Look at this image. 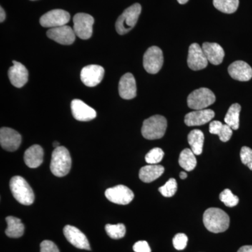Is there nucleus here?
Instances as JSON below:
<instances>
[{
    "label": "nucleus",
    "instance_id": "f257e3e1",
    "mask_svg": "<svg viewBox=\"0 0 252 252\" xmlns=\"http://www.w3.org/2000/svg\"><path fill=\"white\" fill-rule=\"evenodd\" d=\"M203 223L209 231L220 233L228 229L230 225V218L223 210L211 207L204 212Z\"/></svg>",
    "mask_w": 252,
    "mask_h": 252
},
{
    "label": "nucleus",
    "instance_id": "f03ea898",
    "mask_svg": "<svg viewBox=\"0 0 252 252\" xmlns=\"http://www.w3.org/2000/svg\"><path fill=\"white\" fill-rule=\"evenodd\" d=\"M72 159L67 148L62 146L54 149L51 157V172L56 177H62L70 171Z\"/></svg>",
    "mask_w": 252,
    "mask_h": 252
},
{
    "label": "nucleus",
    "instance_id": "7ed1b4c3",
    "mask_svg": "<svg viewBox=\"0 0 252 252\" xmlns=\"http://www.w3.org/2000/svg\"><path fill=\"white\" fill-rule=\"evenodd\" d=\"M9 186L11 193L18 203L24 205H31L34 203V192L23 177L21 176L12 177Z\"/></svg>",
    "mask_w": 252,
    "mask_h": 252
},
{
    "label": "nucleus",
    "instance_id": "20e7f679",
    "mask_svg": "<svg viewBox=\"0 0 252 252\" xmlns=\"http://www.w3.org/2000/svg\"><path fill=\"white\" fill-rule=\"evenodd\" d=\"M167 120L160 115H155L146 119L142 127V134L147 140H158L165 135Z\"/></svg>",
    "mask_w": 252,
    "mask_h": 252
},
{
    "label": "nucleus",
    "instance_id": "39448f33",
    "mask_svg": "<svg viewBox=\"0 0 252 252\" xmlns=\"http://www.w3.org/2000/svg\"><path fill=\"white\" fill-rule=\"evenodd\" d=\"M142 11V6L136 3L126 9L118 18L116 23V30L121 35L127 34L134 27L138 21Z\"/></svg>",
    "mask_w": 252,
    "mask_h": 252
},
{
    "label": "nucleus",
    "instance_id": "423d86ee",
    "mask_svg": "<svg viewBox=\"0 0 252 252\" xmlns=\"http://www.w3.org/2000/svg\"><path fill=\"white\" fill-rule=\"evenodd\" d=\"M216 101L215 94L207 88H201L193 91L189 94L187 104L189 108L194 110L206 109L207 107L215 103Z\"/></svg>",
    "mask_w": 252,
    "mask_h": 252
},
{
    "label": "nucleus",
    "instance_id": "0eeeda50",
    "mask_svg": "<svg viewBox=\"0 0 252 252\" xmlns=\"http://www.w3.org/2000/svg\"><path fill=\"white\" fill-rule=\"evenodd\" d=\"M163 54L158 46H152L146 51L143 58L144 69L149 74H157L163 64Z\"/></svg>",
    "mask_w": 252,
    "mask_h": 252
},
{
    "label": "nucleus",
    "instance_id": "6e6552de",
    "mask_svg": "<svg viewBox=\"0 0 252 252\" xmlns=\"http://www.w3.org/2000/svg\"><path fill=\"white\" fill-rule=\"evenodd\" d=\"M74 32L76 35L82 39H90L93 34V26L94 24V18L91 15L79 13L74 16Z\"/></svg>",
    "mask_w": 252,
    "mask_h": 252
},
{
    "label": "nucleus",
    "instance_id": "1a4fd4ad",
    "mask_svg": "<svg viewBox=\"0 0 252 252\" xmlns=\"http://www.w3.org/2000/svg\"><path fill=\"white\" fill-rule=\"evenodd\" d=\"M70 20V14L63 9H54L43 15L39 20L44 28H54L66 26Z\"/></svg>",
    "mask_w": 252,
    "mask_h": 252
},
{
    "label": "nucleus",
    "instance_id": "9d476101",
    "mask_svg": "<svg viewBox=\"0 0 252 252\" xmlns=\"http://www.w3.org/2000/svg\"><path fill=\"white\" fill-rule=\"evenodd\" d=\"M106 198L113 203L126 205L132 202L134 193L131 189L124 185H118L105 190Z\"/></svg>",
    "mask_w": 252,
    "mask_h": 252
},
{
    "label": "nucleus",
    "instance_id": "9b49d317",
    "mask_svg": "<svg viewBox=\"0 0 252 252\" xmlns=\"http://www.w3.org/2000/svg\"><path fill=\"white\" fill-rule=\"evenodd\" d=\"M46 35L50 39L63 45H71L76 39L74 29L67 26L51 28L46 32Z\"/></svg>",
    "mask_w": 252,
    "mask_h": 252
},
{
    "label": "nucleus",
    "instance_id": "f8f14e48",
    "mask_svg": "<svg viewBox=\"0 0 252 252\" xmlns=\"http://www.w3.org/2000/svg\"><path fill=\"white\" fill-rule=\"evenodd\" d=\"M104 75L103 67L97 64H91L81 69V79L86 86L94 87L102 81Z\"/></svg>",
    "mask_w": 252,
    "mask_h": 252
},
{
    "label": "nucleus",
    "instance_id": "ddd939ff",
    "mask_svg": "<svg viewBox=\"0 0 252 252\" xmlns=\"http://www.w3.org/2000/svg\"><path fill=\"white\" fill-rule=\"evenodd\" d=\"M187 63L189 68L194 71L203 69L208 64V61L204 54L203 49L196 43L192 44L189 47Z\"/></svg>",
    "mask_w": 252,
    "mask_h": 252
},
{
    "label": "nucleus",
    "instance_id": "4468645a",
    "mask_svg": "<svg viewBox=\"0 0 252 252\" xmlns=\"http://www.w3.org/2000/svg\"><path fill=\"white\" fill-rule=\"evenodd\" d=\"M21 135L10 127H1L0 130L1 147L8 152H15L19 148L21 143Z\"/></svg>",
    "mask_w": 252,
    "mask_h": 252
},
{
    "label": "nucleus",
    "instance_id": "2eb2a0df",
    "mask_svg": "<svg viewBox=\"0 0 252 252\" xmlns=\"http://www.w3.org/2000/svg\"><path fill=\"white\" fill-rule=\"evenodd\" d=\"M64 236L73 246L81 250H91L90 244L87 238L80 230L72 225H67L63 229Z\"/></svg>",
    "mask_w": 252,
    "mask_h": 252
},
{
    "label": "nucleus",
    "instance_id": "dca6fc26",
    "mask_svg": "<svg viewBox=\"0 0 252 252\" xmlns=\"http://www.w3.org/2000/svg\"><path fill=\"white\" fill-rule=\"evenodd\" d=\"M71 109L73 117L79 122H90L97 116L95 110L81 99H73Z\"/></svg>",
    "mask_w": 252,
    "mask_h": 252
},
{
    "label": "nucleus",
    "instance_id": "f3484780",
    "mask_svg": "<svg viewBox=\"0 0 252 252\" xmlns=\"http://www.w3.org/2000/svg\"><path fill=\"white\" fill-rule=\"evenodd\" d=\"M13 66L9 69L8 75L11 84L16 88H22L28 81V71L21 63L13 61Z\"/></svg>",
    "mask_w": 252,
    "mask_h": 252
},
{
    "label": "nucleus",
    "instance_id": "a211bd4d",
    "mask_svg": "<svg viewBox=\"0 0 252 252\" xmlns=\"http://www.w3.org/2000/svg\"><path fill=\"white\" fill-rule=\"evenodd\" d=\"M119 95L124 99H133L137 95V86L135 77L131 73H126L119 84Z\"/></svg>",
    "mask_w": 252,
    "mask_h": 252
},
{
    "label": "nucleus",
    "instance_id": "6ab92c4d",
    "mask_svg": "<svg viewBox=\"0 0 252 252\" xmlns=\"http://www.w3.org/2000/svg\"><path fill=\"white\" fill-rule=\"evenodd\" d=\"M215 117V112L212 109L195 110L185 116V122L188 126H202L210 122Z\"/></svg>",
    "mask_w": 252,
    "mask_h": 252
},
{
    "label": "nucleus",
    "instance_id": "aec40b11",
    "mask_svg": "<svg viewBox=\"0 0 252 252\" xmlns=\"http://www.w3.org/2000/svg\"><path fill=\"white\" fill-rule=\"evenodd\" d=\"M230 77L240 81H250L252 78V68L242 61H235L228 67Z\"/></svg>",
    "mask_w": 252,
    "mask_h": 252
},
{
    "label": "nucleus",
    "instance_id": "412c9836",
    "mask_svg": "<svg viewBox=\"0 0 252 252\" xmlns=\"http://www.w3.org/2000/svg\"><path fill=\"white\" fill-rule=\"evenodd\" d=\"M202 49L208 62L215 65H218L223 62L225 53L223 48L217 43L205 42Z\"/></svg>",
    "mask_w": 252,
    "mask_h": 252
},
{
    "label": "nucleus",
    "instance_id": "4be33fe9",
    "mask_svg": "<svg viewBox=\"0 0 252 252\" xmlns=\"http://www.w3.org/2000/svg\"><path fill=\"white\" fill-rule=\"evenodd\" d=\"M44 150L38 144L31 146L26 151L24 154V160L28 167L36 168L40 166L43 162Z\"/></svg>",
    "mask_w": 252,
    "mask_h": 252
},
{
    "label": "nucleus",
    "instance_id": "5701e85b",
    "mask_svg": "<svg viewBox=\"0 0 252 252\" xmlns=\"http://www.w3.org/2000/svg\"><path fill=\"white\" fill-rule=\"evenodd\" d=\"M164 171L165 168L162 165L149 164L140 169L139 177L144 183H150L159 178Z\"/></svg>",
    "mask_w": 252,
    "mask_h": 252
},
{
    "label": "nucleus",
    "instance_id": "b1692460",
    "mask_svg": "<svg viewBox=\"0 0 252 252\" xmlns=\"http://www.w3.org/2000/svg\"><path fill=\"white\" fill-rule=\"evenodd\" d=\"M7 223V228L5 230V233L9 238H21L24 234L25 225L20 219L14 217H7L6 218Z\"/></svg>",
    "mask_w": 252,
    "mask_h": 252
},
{
    "label": "nucleus",
    "instance_id": "393cba45",
    "mask_svg": "<svg viewBox=\"0 0 252 252\" xmlns=\"http://www.w3.org/2000/svg\"><path fill=\"white\" fill-rule=\"evenodd\" d=\"M210 132L213 135H219L220 141L226 142L231 138L233 129L227 124H223L219 121H214L210 123Z\"/></svg>",
    "mask_w": 252,
    "mask_h": 252
},
{
    "label": "nucleus",
    "instance_id": "a878e982",
    "mask_svg": "<svg viewBox=\"0 0 252 252\" xmlns=\"http://www.w3.org/2000/svg\"><path fill=\"white\" fill-rule=\"evenodd\" d=\"M204 140L205 137L201 130H193L189 134V144L195 155H200L203 152Z\"/></svg>",
    "mask_w": 252,
    "mask_h": 252
},
{
    "label": "nucleus",
    "instance_id": "bb28decb",
    "mask_svg": "<svg viewBox=\"0 0 252 252\" xmlns=\"http://www.w3.org/2000/svg\"><path fill=\"white\" fill-rule=\"evenodd\" d=\"M179 163L182 168L187 171H192L197 165L196 158L193 151L190 149H185L181 152Z\"/></svg>",
    "mask_w": 252,
    "mask_h": 252
},
{
    "label": "nucleus",
    "instance_id": "cd10ccee",
    "mask_svg": "<svg viewBox=\"0 0 252 252\" xmlns=\"http://www.w3.org/2000/svg\"><path fill=\"white\" fill-rule=\"evenodd\" d=\"M241 106L238 103L232 104L224 118L225 124L233 130H238L240 126V114Z\"/></svg>",
    "mask_w": 252,
    "mask_h": 252
},
{
    "label": "nucleus",
    "instance_id": "c85d7f7f",
    "mask_svg": "<svg viewBox=\"0 0 252 252\" xmlns=\"http://www.w3.org/2000/svg\"><path fill=\"white\" fill-rule=\"evenodd\" d=\"M215 7L225 14H233L238 9L239 0H213Z\"/></svg>",
    "mask_w": 252,
    "mask_h": 252
},
{
    "label": "nucleus",
    "instance_id": "c756f323",
    "mask_svg": "<svg viewBox=\"0 0 252 252\" xmlns=\"http://www.w3.org/2000/svg\"><path fill=\"white\" fill-rule=\"evenodd\" d=\"M105 230L107 235L114 240L124 238L126 233V226L123 223L116 225L107 224L105 225Z\"/></svg>",
    "mask_w": 252,
    "mask_h": 252
},
{
    "label": "nucleus",
    "instance_id": "7c9ffc66",
    "mask_svg": "<svg viewBox=\"0 0 252 252\" xmlns=\"http://www.w3.org/2000/svg\"><path fill=\"white\" fill-rule=\"evenodd\" d=\"M220 199L225 206L233 207L236 206L239 203V198L237 195L232 193L230 189H225L220 195Z\"/></svg>",
    "mask_w": 252,
    "mask_h": 252
},
{
    "label": "nucleus",
    "instance_id": "2f4dec72",
    "mask_svg": "<svg viewBox=\"0 0 252 252\" xmlns=\"http://www.w3.org/2000/svg\"><path fill=\"white\" fill-rule=\"evenodd\" d=\"M158 190L164 197L170 198L173 196L177 190V183L175 179H170L165 185L160 187Z\"/></svg>",
    "mask_w": 252,
    "mask_h": 252
},
{
    "label": "nucleus",
    "instance_id": "473e14b6",
    "mask_svg": "<svg viewBox=\"0 0 252 252\" xmlns=\"http://www.w3.org/2000/svg\"><path fill=\"white\" fill-rule=\"evenodd\" d=\"M164 152L160 148H154L146 155L145 160L150 165H157L163 158Z\"/></svg>",
    "mask_w": 252,
    "mask_h": 252
},
{
    "label": "nucleus",
    "instance_id": "72a5a7b5",
    "mask_svg": "<svg viewBox=\"0 0 252 252\" xmlns=\"http://www.w3.org/2000/svg\"><path fill=\"white\" fill-rule=\"evenodd\" d=\"M240 158L244 165H246L252 170V149L248 147H242Z\"/></svg>",
    "mask_w": 252,
    "mask_h": 252
},
{
    "label": "nucleus",
    "instance_id": "f704fd0d",
    "mask_svg": "<svg viewBox=\"0 0 252 252\" xmlns=\"http://www.w3.org/2000/svg\"><path fill=\"white\" fill-rule=\"evenodd\" d=\"M172 243L176 250H185L188 243V237L184 233H178L174 237Z\"/></svg>",
    "mask_w": 252,
    "mask_h": 252
},
{
    "label": "nucleus",
    "instance_id": "c9c22d12",
    "mask_svg": "<svg viewBox=\"0 0 252 252\" xmlns=\"http://www.w3.org/2000/svg\"><path fill=\"white\" fill-rule=\"evenodd\" d=\"M40 252H60L56 244L50 240H44L40 245Z\"/></svg>",
    "mask_w": 252,
    "mask_h": 252
},
{
    "label": "nucleus",
    "instance_id": "e433bc0d",
    "mask_svg": "<svg viewBox=\"0 0 252 252\" xmlns=\"http://www.w3.org/2000/svg\"><path fill=\"white\" fill-rule=\"evenodd\" d=\"M133 250L135 252H151L150 247L146 241H138L133 245Z\"/></svg>",
    "mask_w": 252,
    "mask_h": 252
},
{
    "label": "nucleus",
    "instance_id": "4c0bfd02",
    "mask_svg": "<svg viewBox=\"0 0 252 252\" xmlns=\"http://www.w3.org/2000/svg\"><path fill=\"white\" fill-rule=\"evenodd\" d=\"M238 252H252V245H245L239 249Z\"/></svg>",
    "mask_w": 252,
    "mask_h": 252
},
{
    "label": "nucleus",
    "instance_id": "58836bf2",
    "mask_svg": "<svg viewBox=\"0 0 252 252\" xmlns=\"http://www.w3.org/2000/svg\"><path fill=\"white\" fill-rule=\"evenodd\" d=\"M5 18H6V13L3 8H0V22H4Z\"/></svg>",
    "mask_w": 252,
    "mask_h": 252
},
{
    "label": "nucleus",
    "instance_id": "ea45409f",
    "mask_svg": "<svg viewBox=\"0 0 252 252\" xmlns=\"http://www.w3.org/2000/svg\"><path fill=\"white\" fill-rule=\"evenodd\" d=\"M180 177L182 180H185L187 177V174L185 172H181Z\"/></svg>",
    "mask_w": 252,
    "mask_h": 252
},
{
    "label": "nucleus",
    "instance_id": "a19ab883",
    "mask_svg": "<svg viewBox=\"0 0 252 252\" xmlns=\"http://www.w3.org/2000/svg\"><path fill=\"white\" fill-rule=\"evenodd\" d=\"M177 1H178L180 4H185L186 3L188 2L189 0H177Z\"/></svg>",
    "mask_w": 252,
    "mask_h": 252
},
{
    "label": "nucleus",
    "instance_id": "79ce46f5",
    "mask_svg": "<svg viewBox=\"0 0 252 252\" xmlns=\"http://www.w3.org/2000/svg\"><path fill=\"white\" fill-rule=\"evenodd\" d=\"M53 145H54L55 149H56L57 148V147H60V143L58 142H55L53 144Z\"/></svg>",
    "mask_w": 252,
    "mask_h": 252
},
{
    "label": "nucleus",
    "instance_id": "37998d69",
    "mask_svg": "<svg viewBox=\"0 0 252 252\" xmlns=\"http://www.w3.org/2000/svg\"><path fill=\"white\" fill-rule=\"evenodd\" d=\"M31 1H35V0H31Z\"/></svg>",
    "mask_w": 252,
    "mask_h": 252
}]
</instances>
